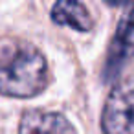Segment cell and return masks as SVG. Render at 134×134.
I'll return each mask as SVG.
<instances>
[{"mask_svg":"<svg viewBox=\"0 0 134 134\" xmlns=\"http://www.w3.org/2000/svg\"><path fill=\"white\" fill-rule=\"evenodd\" d=\"M103 134H134V81L116 86L103 108Z\"/></svg>","mask_w":134,"mask_h":134,"instance_id":"obj_2","label":"cell"},{"mask_svg":"<svg viewBox=\"0 0 134 134\" xmlns=\"http://www.w3.org/2000/svg\"><path fill=\"white\" fill-rule=\"evenodd\" d=\"M52 20L59 26H70L77 31H90L94 26L88 9L79 0H57L52 8Z\"/></svg>","mask_w":134,"mask_h":134,"instance_id":"obj_5","label":"cell"},{"mask_svg":"<svg viewBox=\"0 0 134 134\" xmlns=\"http://www.w3.org/2000/svg\"><path fill=\"white\" fill-rule=\"evenodd\" d=\"M48 85L44 55L17 37H0V94L9 97H33Z\"/></svg>","mask_w":134,"mask_h":134,"instance_id":"obj_1","label":"cell"},{"mask_svg":"<svg viewBox=\"0 0 134 134\" xmlns=\"http://www.w3.org/2000/svg\"><path fill=\"white\" fill-rule=\"evenodd\" d=\"M132 55H134V8H129L123 9V17L118 22L116 33L110 41L103 68V79L107 83L114 81Z\"/></svg>","mask_w":134,"mask_h":134,"instance_id":"obj_3","label":"cell"},{"mask_svg":"<svg viewBox=\"0 0 134 134\" xmlns=\"http://www.w3.org/2000/svg\"><path fill=\"white\" fill-rule=\"evenodd\" d=\"M19 134H77L72 123L59 112L30 110L22 116Z\"/></svg>","mask_w":134,"mask_h":134,"instance_id":"obj_4","label":"cell"},{"mask_svg":"<svg viewBox=\"0 0 134 134\" xmlns=\"http://www.w3.org/2000/svg\"><path fill=\"white\" fill-rule=\"evenodd\" d=\"M105 2L112 8H123V9L134 8V0H105Z\"/></svg>","mask_w":134,"mask_h":134,"instance_id":"obj_6","label":"cell"}]
</instances>
